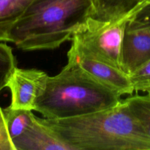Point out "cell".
Instances as JSON below:
<instances>
[{"label": "cell", "mask_w": 150, "mask_h": 150, "mask_svg": "<svg viewBox=\"0 0 150 150\" xmlns=\"http://www.w3.org/2000/svg\"><path fill=\"white\" fill-rule=\"evenodd\" d=\"M0 150H15L9 136L3 108L0 106Z\"/></svg>", "instance_id": "2e32d148"}, {"label": "cell", "mask_w": 150, "mask_h": 150, "mask_svg": "<svg viewBox=\"0 0 150 150\" xmlns=\"http://www.w3.org/2000/svg\"><path fill=\"white\" fill-rule=\"evenodd\" d=\"M126 29H149L150 30V0L139 7L128 21Z\"/></svg>", "instance_id": "5bb4252c"}, {"label": "cell", "mask_w": 150, "mask_h": 150, "mask_svg": "<svg viewBox=\"0 0 150 150\" xmlns=\"http://www.w3.org/2000/svg\"><path fill=\"white\" fill-rule=\"evenodd\" d=\"M67 57L68 62L76 64L93 79L121 96L135 92L129 76L123 70L89 56L76 45L71 44Z\"/></svg>", "instance_id": "5b68a950"}, {"label": "cell", "mask_w": 150, "mask_h": 150, "mask_svg": "<svg viewBox=\"0 0 150 150\" xmlns=\"http://www.w3.org/2000/svg\"><path fill=\"white\" fill-rule=\"evenodd\" d=\"M135 92L150 95V60L129 76Z\"/></svg>", "instance_id": "9a60e30c"}, {"label": "cell", "mask_w": 150, "mask_h": 150, "mask_svg": "<svg viewBox=\"0 0 150 150\" xmlns=\"http://www.w3.org/2000/svg\"><path fill=\"white\" fill-rule=\"evenodd\" d=\"M148 0H95L92 18L103 21L130 16Z\"/></svg>", "instance_id": "9c48e42d"}, {"label": "cell", "mask_w": 150, "mask_h": 150, "mask_svg": "<svg viewBox=\"0 0 150 150\" xmlns=\"http://www.w3.org/2000/svg\"><path fill=\"white\" fill-rule=\"evenodd\" d=\"M49 76L42 70L16 67L6 86L11 93L10 106L35 111L37 101L45 89Z\"/></svg>", "instance_id": "8992f818"}, {"label": "cell", "mask_w": 150, "mask_h": 150, "mask_svg": "<svg viewBox=\"0 0 150 150\" xmlns=\"http://www.w3.org/2000/svg\"><path fill=\"white\" fill-rule=\"evenodd\" d=\"M150 60L149 29H127L121 47V68L128 76Z\"/></svg>", "instance_id": "52a82bcc"}, {"label": "cell", "mask_w": 150, "mask_h": 150, "mask_svg": "<svg viewBox=\"0 0 150 150\" xmlns=\"http://www.w3.org/2000/svg\"><path fill=\"white\" fill-rule=\"evenodd\" d=\"M130 16L108 21L89 18L73 35L71 44L89 56L122 70V42Z\"/></svg>", "instance_id": "277c9868"}, {"label": "cell", "mask_w": 150, "mask_h": 150, "mask_svg": "<svg viewBox=\"0 0 150 150\" xmlns=\"http://www.w3.org/2000/svg\"><path fill=\"white\" fill-rule=\"evenodd\" d=\"M40 120L71 150H150V140L124 99L91 114Z\"/></svg>", "instance_id": "6da1fadb"}, {"label": "cell", "mask_w": 150, "mask_h": 150, "mask_svg": "<svg viewBox=\"0 0 150 150\" xmlns=\"http://www.w3.org/2000/svg\"><path fill=\"white\" fill-rule=\"evenodd\" d=\"M148 1H149V0H148Z\"/></svg>", "instance_id": "e0dca14e"}, {"label": "cell", "mask_w": 150, "mask_h": 150, "mask_svg": "<svg viewBox=\"0 0 150 150\" xmlns=\"http://www.w3.org/2000/svg\"><path fill=\"white\" fill-rule=\"evenodd\" d=\"M3 111L9 136L13 144V141L22 136L30 127L35 115L32 114V111L13 108L10 105L3 108Z\"/></svg>", "instance_id": "8fae6325"}, {"label": "cell", "mask_w": 150, "mask_h": 150, "mask_svg": "<svg viewBox=\"0 0 150 150\" xmlns=\"http://www.w3.org/2000/svg\"><path fill=\"white\" fill-rule=\"evenodd\" d=\"M16 67L12 48L4 42H0V92L6 87L9 78Z\"/></svg>", "instance_id": "4fadbf2b"}, {"label": "cell", "mask_w": 150, "mask_h": 150, "mask_svg": "<svg viewBox=\"0 0 150 150\" xmlns=\"http://www.w3.org/2000/svg\"><path fill=\"white\" fill-rule=\"evenodd\" d=\"M94 12L95 0H34L11 29L8 42L23 51L55 49L71 40Z\"/></svg>", "instance_id": "7a4b0ae2"}, {"label": "cell", "mask_w": 150, "mask_h": 150, "mask_svg": "<svg viewBox=\"0 0 150 150\" xmlns=\"http://www.w3.org/2000/svg\"><path fill=\"white\" fill-rule=\"evenodd\" d=\"M15 150H71L35 116L30 127L13 141Z\"/></svg>", "instance_id": "ba28073f"}, {"label": "cell", "mask_w": 150, "mask_h": 150, "mask_svg": "<svg viewBox=\"0 0 150 150\" xmlns=\"http://www.w3.org/2000/svg\"><path fill=\"white\" fill-rule=\"evenodd\" d=\"M34 0H0V42H8L10 31Z\"/></svg>", "instance_id": "30bf717a"}, {"label": "cell", "mask_w": 150, "mask_h": 150, "mask_svg": "<svg viewBox=\"0 0 150 150\" xmlns=\"http://www.w3.org/2000/svg\"><path fill=\"white\" fill-rule=\"evenodd\" d=\"M121 100L120 95L68 62L58 74L49 76L35 111L44 118L60 120L107 109Z\"/></svg>", "instance_id": "3957f363"}, {"label": "cell", "mask_w": 150, "mask_h": 150, "mask_svg": "<svg viewBox=\"0 0 150 150\" xmlns=\"http://www.w3.org/2000/svg\"><path fill=\"white\" fill-rule=\"evenodd\" d=\"M132 115L150 140V95H132L125 98Z\"/></svg>", "instance_id": "7c38bea8"}]
</instances>
